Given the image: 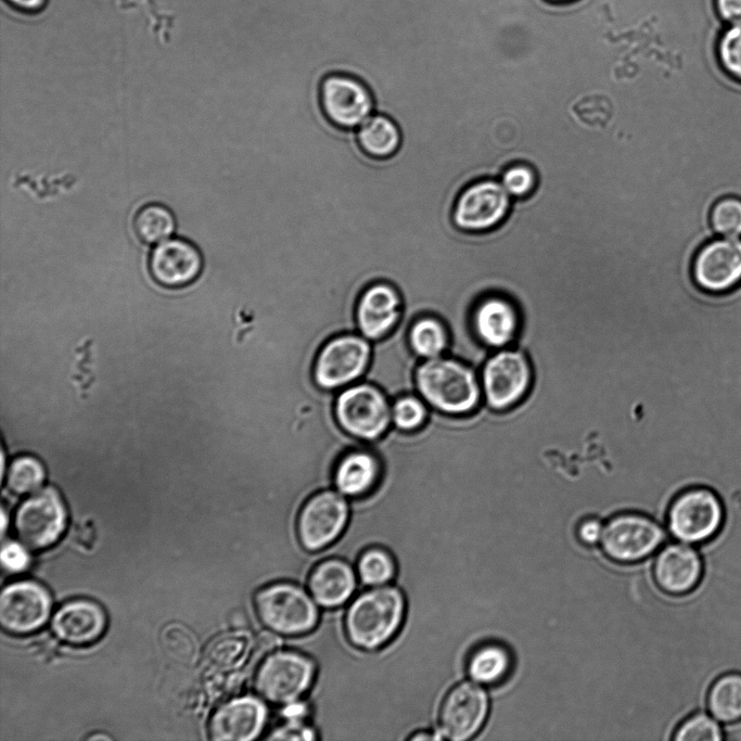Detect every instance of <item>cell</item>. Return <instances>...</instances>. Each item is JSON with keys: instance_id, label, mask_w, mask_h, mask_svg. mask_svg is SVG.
I'll return each mask as SVG.
<instances>
[{"instance_id": "3957f363", "label": "cell", "mask_w": 741, "mask_h": 741, "mask_svg": "<svg viewBox=\"0 0 741 741\" xmlns=\"http://www.w3.org/2000/svg\"><path fill=\"white\" fill-rule=\"evenodd\" d=\"M309 591L288 582L272 583L254 596L259 622L279 636H301L311 631L319 621V609Z\"/></svg>"}, {"instance_id": "d4e9b609", "label": "cell", "mask_w": 741, "mask_h": 741, "mask_svg": "<svg viewBox=\"0 0 741 741\" xmlns=\"http://www.w3.org/2000/svg\"><path fill=\"white\" fill-rule=\"evenodd\" d=\"M382 476V463L378 455L363 447L345 452L337 461L333 474V488L348 499L370 494Z\"/></svg>"}, {"instance_id": "44dd1931", "label": "cell", "mask_w": 741, "mask_h": 741, "mask_svg": "<svg viewBox=\"0 0 741 741\" xmlns=\"http://www.w3.org/2000/svg\"><path fill=\"white\" fill-rule=\"evenodd\" d=\"M268 708L261 698H234L217 708L210 718L208 732L215 741H251L266 727Z\"/></svg>"}, {"instance_id": "4316f807", "label": "cell", "mask_w": 741, "mask_h": 741, "mask_svg": "<svg viewBox=\"0 0 741 741\" xmlns=\"http://www.w3.org/2000/svg\"><path fill=\"white\" fill-rule=\"evenodd\" d=\"M253 650L252 635L246 630H231L216 636L209 641L204 656L217 672H234L248 660Z\"/></svg>"}, {"instance_id": "8fae6325", "label": "cell", "mask_w": 741, "mask_h": 741, "mask_svg": "<svg viewBox=\"0 0 741 741\" xmlns=\"http://www.w3.org/2000/svg\"><path fill=\"white\" fill-rule=\"evenodd\" d=\"M319 99L325 117L341 129L357 130L375 113L372 91L352 74L325 75L320 82Z\"/></svg>"}, {"instance_id": "ab89813d", "label": "cell", "mask_w": 741, "mask_h": 741, "mask_svg": "<svg viewBox=\"0 0 741 741\" xmlns=\"http://www.w3.org/2000/svg\"><path fill=\"white\" fill-rule=\"evenodd\" d=\"M271 740H312L314 731L307 727L304 720H284L268 737Z\"/></svg>"}, {"instance_id": "603a6c76", "label": "cell", "mask_w": 741, "mask_h": 741, "mask_svg": "<svg viewBox=\"0 0 741 741\" xmlns=\"http://www.w3.org/2000/svg\"><path fill=\"white\" fill-rule=\"evenodd\" d=\"M106 616L95 602L86 599L64 603L53 615L52 630L64 642L84 646L98 640L104 633Z\"/></svg>"}, {"instance_id": "836d02e7", "label": "cell", "mask_w": 741, "mask_h": 741, "mask_svg": "<svg viewBox=\"0 0 741 741\" xmlns=\"http://www.w3.org/2000/svg\"><path fill=\"white\" fill-rule=\"evenodd\" d=\"M427 404L416 393L404 394L392 400V424L411 432L421 429L429 418Z\"/></svg>"}, {"instance_id": "8992f818", "label": "cell", "mask_w": 741, "mask_h": 741, "mask_svg": "<svg viewBox=\"0 0 741 741\" xmlns=\"http://www.w3.org/2000/svg\"><path fill=\"white\" fill-rule=\"evenodd\" d=\"M724 503L718 493L705 485L683 488L668 504L667 524L672 535L689 544L711 539L721 527Z\"/></svg>"}, {"instance_id": "5bb4252c", "label": "cell", "mask_w": 741, "mask_h": 741, "mask_svg": "<svg viewBox=\"0 0 741 741\" xmlns=\"http://www.w3.org/2000/svg\"><path fill=\"white\" fill-rule=\"evenodd\" d=\"M65 524V507L53 488L33 493L20 504L14 518L18 539L31 550L46 549L55 544Z\"/></svg>"}, {"instance_id": "74e56055", "label": "cell", "mask_w": 741, "mask_h": 741, "mask_svg": "<svg viewBox=\"0 0 741 741\" xmlns=\"http://www.w3.org/2000/svg\"><path fill=\"white\" fill-rule=\"evenodd\" d=\"M500 182L510 196L522 199L534 192L538 183V176L531 164L513 162L501 171Z\"/></svg>"}, {"instance_id": "d6a6232c", "label": "cell", "mask_w": 741, "mask_h": 741, "mask_svg": "<svg viewBox=\"0 0 741 741\" xmlns=\"http://www.w3.org/2000/svg\"><path fill=\"white\" fill-rule=\"evenodd\" d=\"M712 230L721 237H741V196L725 195L713 202L708 212Z\"/></svg>"}, {"instance_id": "cb8c5ba5", "label": "cell", "mask_w": 741, "mask_h": 741, "mask_svg": "<svg viewBox=\"0 0 741 741\" xmlns=\"http://www.w3.org/2000/svg\"><path fill=\"white\" fill-rule=\"evenodd\" d=\"M357 577L349 563L338 558H330L312 567L307 579V588L319 606L334 609L353 597Z\"/></svg>"}, {"instance_id": "f35d334b", "label": "cell", "mask_w": 741, "mask_h": 741, "mask_svg": "<svg viewBox=\"0 0 741 741\" xmlns=\"http://www.w3.org/2000/svg\"><path fill=\"white\" fill-rule=\"evenodd\" d=\"M723 738V731L716 718L704 713L686 718L674 734V740L677 741H720Z\"/></svg>"}, {"instance_id": "ba28073f", "label": "cell", "mask_w": 741, "mask_h": 741, "mask_svg": "<svg viewBox=\"0 0 741 741\" xmlns=\"http://www.w3.org/2000/svg\"><path fill=\"white\" fill-rule=\"evenodd\" d=\"M480 380L483 403L496 411L511 409L528 394L533 368L520 349L508 347L491 353L485 360Z\"/></svg>"}, {"instance_id": "ffe728a7", "label": "cell", "mask_w": 741, "mask_h": 741, "mask_svg": "<svg viewBox=\"0 0 741 741\" xmlns=\"http://www.w3.org/2000/svg\"><path fill=\"white\" fill-rule=\"evenodd\" d=\"M203 269L200 250L186 239H167L158 243L149 259L152 279L163 288L180 289L194 282Z\"/></svg>"}, {"instance_id": "f1b7e54d", "label": "cell", "mask_w": 741, "mask_h": 741, "mask_svg": "<svg viewBox=\"0 0 741 741\" xmlns=\"http://www.w3.org/2000/svg\"><path fill=\"white\" fill-rule=\"evenodd\" d=\"M512 668V656L502 644L488 642L477 647L469 657L468 674L482 685L502 681Z\"/></svg>"}, {"instance_id": "60d3db41", "label": "cell", "mask_w": 741, "mask_h": 741, "mask_svg": "<svg viewBox=\"0 0 741 741\" xmlns=\"http://www.w3.org/2000/svg\"><path fill=\"white\" fill-rule=\"evenodd\" d=\"M28 561V554L21 545L8 542L2 547L1 562L8 571L21 572L26 568Z\"/></svg>"}, {"instance_id": "7c38bea8", "label": "cell", "mask_w": 741, "mask_h": 741, "mask_svg": "<svg viewBox=\"0 0 741 741\" xmlns=\"http://www.w3.org/2000/svg\"><path fill=\"white\" fill-rule=\"evenodd\" d=\"M664 538V529L652 518L627 511L610 518L603 526L601 546L610 559L631 563L653 553Z\"/></svg>"}, {"instance_id": "7a4b0ae2", "label": "cell", "mask_w": 741, "mask_h": 741, "mask_svg": "<svg viewBox=\"0 0 741 741\" xmlns=\"http://www.w3.org/2000/svg\"><path fill=\"white\" fill-rule=\"evenodd\" d=\"M405 610V597L397 587L389 584L370 587L347 608L344 628L348 641L367 651L385 646L398 633Z\"/></svg>"}, {"instance_id": "83f0119b", "label": "cell", "mask_w": 741, "mask_h": 741, "mask_svg": "<svg viewBox=\"0 0 741 741\" xmlns=\"http://www.w3.org/2000/svg\"><path fill=\"white\" fill-rule=\"evenodd\" d=\"M408 344L420 359L444 356L450 346V334L445 322L431 314L416 318L408 330Z\"/></svg>"}, {"instance_id": "5b68a950", "label": "cell", "mask_w": 741, "mask_h": 741, "mask_svg": "<svg viewBox=\"0 0 741 741\" xmlns=\"http://www.w3.org/2000/svg\"><path fill=\"white\" fill-rule=\"evenodd\" d=\"M315 663L294 650H273L260 662L254 689L265 702L283 706L299 701L312 686Z\"/></svg>"}, {"instance_id": "d6986e66", "label": "cell", "mask_w": 741, "mask_h": 741, "mask_svg": "<svg viewBox=\"0 0 741 741\" xmlns=\"http://www.w3.org/2000/svg\"><path fill=\"white\" fill-rule=\"evenodd\" d=\"M50 612L51 597L35 582H15L1 592L0 624L9 633H33L47 622Z\"/></svg>"}, {"instance_id": "d590c367", "label": "cell", "mask_w": 741, "mask_h": 741, "mask_svg": "<svg viewBox=\"0 0 741 741\" xmlns=\"http://www.w3.org/2000/svg\"><path fill=\"white\" fill-rule=\"evenodd\" d=\"M166 652L183 663H192L197 656L199 644L195 636L180 624L167 625L161 636Z\"/></svg>"}, {"instance_id": "484cf974", "label": "cell", "mask_w": 741, "mask_h": 741, "mask_svg": "<svg viewBox=\"0 0 741 741\" xmlns=\"http://www.w3.org/2000/svg\"><path fill=\"white\" fill-rule=\"evenodd\" d=\"M356 138L365 154L375 159L394 156L403 141L398 124L388 115L379 112L356 130Z\"/></svg>"}, {"instance_id": "9c48e42d", "label": "cell", "mask_w": 741, "mask_h": 741, "mask_svg": "<svg viewBox=\"0 0 741 741\" xmlns=\"http://www.w3.org/2000/svg\"><path fill=\"white\" fill-rule=\"evenodd\" d=\"M350 516L348 498L333 487L309 496L297 511L296 533L303 548L319 551L345 531Z\"/></svg>"}, {"instance_id": "ee69618b", "label": "cell", "mask_w": 741, "mask_h": 741, "mask_svg": "<svg viewBox=\"0 0 741 741\" xmlns=\"http://www.w3.org/2000/svg\"><path fill=\"white\" fill-rule=\"evenodd\" d=\"M13 8L23 11L40 10L46 0H7Z\"/></svg>"}, {"instance_id": "f546056e", "label": "cell", "mask_w": 741, "mask_h": 741, "mask_svg": "<svg viewBox=\"0 0 741 741\" xmlns=\"http://www.w3.org/2000/svg\"><path fill=\"white\" fill-rule=\"evenodd\" d=\"M711 715L721 723L741 720V674L727 673L718 677L707 693Z\"/></svg>"}, {"instance_id": "b9f144b4", "label": "cell", "mask_w": 741, "mask_h": 741, "mask_svg": "<svg viewBox=\"0 0 741 741\" xmlns=\"http://www.w3.org/2000/svg\"><path fill=\"white\" fill-rule=\"evenodd\" d=\"M577 537L587 546H593L601 541L603 526L599 519L588 516L583 519L577 525Z\"/></svg>"}, {"instance_id": "6da1fadb", "label": "cell", "mask_w": 741, "mask_h": 741, "mask_svg": "<svg viewBox=\"0 0 741 741\" xmlns=\"http://www.w3.org/2000/svg\"><path fill=\"white\" fill-rule=\"evenodd\" d=\"M416 392L429 407L449 416L474 412L483 403L480 373L452 356L421 360Z\"/></svg>"}, {"instance_id": "4fadbf2b", "label": "cell", "mask_w": 741, "mask_h": 741, "mask_svg": "<svg viewBox=\"0 0 741 741\" xmlns=\"http://www.w3.org/2000/svg\"><path fill=\"white\" fill-rule=\"evenodd\" d=\"M697 288L708 295H727L741 288V239L717 238L702 244L691 263Z\"/></svg>"}, {"instance_id": "7402d4cb", "label": "cell", "mask_w": 741, "mask_h": 741, "mask_svg": "<svg viewBox=\"0 0 741 741\" xmlns=\"http://www.w3.org/2000/svg\"><path fill=\"white\" fill-rule=\"evenodd\" d=\"M703 564L699 553L685 544H670L657 555L654 578L659 587L670 595H685L699 584Z\"/></svg>"}, {"instance_id": "2e32d148", "label": "cell", "mask_w": 741, "mask_h": 741, "mask_svg": "<svg viewBox=\"0 0 741 741\" xmlns=\"http://www.w3.org/2000/svg\"><path fill=\"white\" fill-rule=\"evenodd\" d=\"M420 361L408 341L386 336L372 343L370 365L361 381L379 386L391 401L404 394H417L414 374Z\"/></svg>"}, {"instance_id": "e575fe53", "label": "cell", "mask_w": 741, "mask_h": 741, "mask_svg": "<svg viewBox=\"0 0 741 741\" xmlns=\"http://www.w3.org/2000/svg\"><path fill=\"white\" fill-rule=\"evenodd\" d=\"M44 480L42 464L30 456L15 459L9 468L7 486L15 495L33 494Z\"/></svg>"}, {"instance_id": "1f68e13d", "label": "cell", "mask_w": 741, "mask_h": 741, "mask_svg": "<svg viewBox=\"0 0 741 741\" xmlns=\"http://www.w3.org/2000/svg\"><path fill=\"white\" fill-rule=\"evenodd\" d=\"M356 573L359 580L369 587L388 585L396 574L392 554L379 547L366 549L358 558Z\"/></svg>"}, {"instance_id": "7bdbcfd3", "label": "cell", "mask_w": 741, "mask_h": 741, "mask_svg": "<svg viewBox=\"0 0 741 741\" xmlns=\"http://www.w3.org/2000/svg\"><path fill=\"white\" fill-rule=\"evenodd\" d=\"M715 9L729 25L741 24V0H715Z\"/></svg>"}, {"instance_id": "30bf717a", "label": "cell", "mask_w": 741, "mask_h": 741, "mask_svg": "<svg viewBox=\"0 0 741 741\" xmlns=\"http://www.w3.org/2000/svg\"><path fill=\"white\" fill-rule=\"evenodd\" d=\"M512 201L495 178H480L458 193L452 210L453 225L465 232H484L498 227L508 216Z\"/></svg>"}, {"instance_id": "e0dca14e", "label": "cell", "mask_w": 741, "mask_h": 741, "mask_svg": "<svg viewBox=\"0 0 741 741\" xmlns=\"http://www.w3.org/2000/svg\"><path fill=\"white\" fill-rule=\"evenodd\" d=\"M487 714L485 690L474 682H460L444 698L438 715V733L453 741L471 739L483 727Z\"/></svg>"}, {"instance_id": "4dcf8cb0", "label": "cell", "mask_w": 741, "mask_h": 741, "mask_svg": "<svg viewBox=\"0 0 741 741\" xmlns=\"http://www.w3.org/2000/svg\"><path fill=\"white\" fill-rule=\"evenodd\" d=\"M133 231L144 244H158L175 231L176 219L163 204L150 203L138 209L132 221Z\"/></svg>"}, {"instance_id": "ac0fdd59", "label": "cell", "mask_w": 741, "mask_h": 741, "mask_svg": "<svg viewBox=\"0 0 741 741\" xmlns=\"http://www.w3.org/2000/svg\"><path fill=\"white\" fill-rule=\"evenodd\" d=\"M404 315V299L391 282L379 280L367 285L355 307L357 332L378 342L392 333Z\"/></svg>"}, {"instance_id": "f6af8a7d", "label": "cell", "mask_w": 741, "mask_h": 741, "mask_svg": "<svg viewBox=\"0 0 741 741\" xmlns=\"http://www.w3.org/2000/svg\"><path fill=\"white\" fill-rule=\"evenodd\" d=\"M548 3L555 4V5H564V4H570L573 2H576L578 0H545Z\"/></svg>"}, {"instance_id": "277c9868", "label": "cell", "mask_w": 741, "mask_h": 741, "mask_svg": "<svg viewBox=\"0 0 741 741\" xmlns=\"http://www.w3.org/2000/svg\"><path fill=\"white\" fill-rule=\"evenodd\" d=\"M334 413L347 434L366 443L381 438L393 425L391 399L379 386L367 381L340 389Z\"/></svg>"}, {"instance_id": "bcb514c9", "label": "cell", "mask_w": 741, "mask_h": 741, "mask_svg": "<svg viewBox=\"0 0 741 741\" xmlns=\"http://www.w3.org/2000/svg\"><path fill=\"white\" fill-rule=\"evenodd\" d=\"M475 95H476V87H475ZM476 104H477V102H476ZM477 110H478V108H477ZM481 123H482V122H481ZM495 158H496V157H495ZM500 166H501V165H500ZM503 168H504V167H503Z\"/></svg>"}, {"instance_id": "52a82bcc", "label": "cell", "mask_w": 741, "mask_h": 741, "mask_svg": "<svg viewBox=\"0 0 741 741\" xmlns=\"http://www.w3.org/2000/svg\"><path fill=\"white\" fill-rule=\"evenodd\" d=\"M372 342L358 332H344L327 340L317 353L312 375L327 391H340L361 381L370 365Z\"/></svg>"}, {"instance_id": "8d00e7d4", "label": "cell", "mask_w": 741, "mask_h": 741, "mask_svg": "<svg viewBox=\"0 0 741 741\" xmlns=\"http://www.w3.org/2000/svg\"><path fill=\"white\" fill-rule=\"evenodd\" d=\"M717 58L723 71L741 82V24L729 25L717 42Z\"/></svg>"}, {"instance_id": "9a60e30c", "label": "cell", "mask_w": 741, "mask_h": 741, "mask_svg": "<svg viewBox=\"0 0 741 741\" xmlns=\"http://www.w3.org/2000/svg\"><path fill=\"white\" fill-rule=\"evenodd\" d=\"M521 323L519 307L501 293H485L471 308V331L476 341L490 353L512 347Z\"/></svg>"}]
</instances>
